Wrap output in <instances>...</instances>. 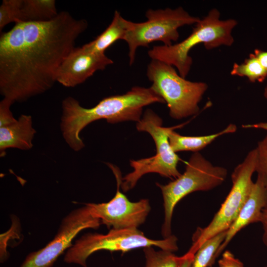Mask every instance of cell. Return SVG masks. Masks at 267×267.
I'll return each mask as SVG.
<instances>
[{
  "instance_id": "7a4b0ae2",
  "label": "cell",
  "mask_w": 267,
  "mask_h": 267,
  "mask_svg": "<svg viewBox=\"0 0 267 267\" xmlns=\"http://www.w3.org/2000/svg\"><path fill=\"white\" fill-rule=\"evenodd\" d=\"M156 102H165L150 87H134L125 94L105 97L90 108L83 107L75 98L68 96L62 102V134L70 148L78 151L85 146L80 133L90 123L100 119L112 124L126 121L138 122L143 108Z\"/></svg>"
},
{
  "instance_id": "7402d4cb",
  "label": "cell",
  "mask_w": 267,
  "mask_h": 267,
  "mask_svg": "<svg viewBox=\"0 0 267 267\" xmlns=\"http://www.w3.org/2000/svg\"><path fill=\"white\" fill-rule=\"evenodd\" d=\"M256 149L258 152L256 172L263 178L267 191V134L258 142Z\"/></svg>"
},
{
  "instance_id": "5bb4252c",
  "label": "cell",
  "mask_w": 267,
  "mask_h": 267,
  "mask_svg": "<svg viewBox=\"0 0 267 267\" xmlns=\"http://www.w3.org/2000/svg\"><path fill=\"white\" fill-rule=\"evenodd\" d=\"M36 131L31 115H21L15 122L0 127V154L3 157L8 148L31 149Z\"/></svg>"
},
{
  "instance_id": "277c9868",
  "label": "cell",
  "mask_w": 267,
  "mask_h": 267,
  "mask_svg": "<svg viewBox=\"0 0 267 267\" xmlns=\"http://www.w3.org/2000/svg\"><path fill=\"white\" fill-rule=\"evenodd\" d=\"M227 171L215 166L198 152H194L186 163L184 172L167 184L156 183L162 191L164 221L161 232L164 238L172 235L171 222L175 206L188 194L206 191L221 185L225 180Z\"/></svg>"
},
{
  "instance_id": "ac0fdd59",
  "label": "cell",
  "mask_w": 267,
  "mask_h": 267,
  "mask_svg": "<svg viewBox=\"0 0 267 267\" xmlns=\"http://www.w3.org/2000/svg\"><path fill=\"white\" fill-rule=\"evenodd\" d=\"M226 231L222 232L206 241L194 254L191 267H212L221 255L219 250Z\"/></svg>"
},
{
  "instance_id": "5b68a950",
  "label": "cell",
  "mask_w": 267,
  "mask_h": 267,
  "mask_svg": "<svg viewBox=\"0 0 267 267\" xmlns=\"http://www.w3.org/2000/svg\"><path fill=\"white\" fill-rule=\"evenodd\" d=\"M150 88L167 103L171 117L181 119L200 111L199 103L208 89L202 82H192L181 77L174 66L151 59L147 69Z\"/></svg>"
},
{
  "instance_id": "8992f818",
  "label": "cell",
  "mask_w": 267,
  "mask_h": 267,
  "mask_svg": "<svg viewBox=\"0 0 267 267\" xmlns=\"http://www.w3.org/2000/svg\"><path fill=\"white\" fill-rule=\"evenodd\" d=\"M177 241L173 235L162 240H154L147 237L137 228H112L105 234L88 233L83 235L67 250L64 261L87 267V259L99 250L124 253L137 248L155 246L174 252L178 250Z\"/></svg>"
},
{
  "instance_id": "30bf717a",
  "label": "cell",
  "mask_w": 267,
  "mask_h": 267,
  "mask_svg": "<svg viewBox=\"0 0 267 267\" xmlns=\"http://www.w3.org/2000/svg\"><path fill=\"white\" fill-rule=\"evenodd\" d=\"M113 171L116 181L117 190L114 197L109 202L102 203H87L92 216L100 220L101 224L114 229L137 228L145 221L150 211L148 199L131 202L120 191L122 178L119 169L107 163Z\"/></svg>"
},
{
  "instance_id": "603a6c76",
  "label": "cell",
  "mask_w": 267,
  "mask_h": 267,
  "mask_svg": "<svg viewBox=\"0 0 267 267\" xmlns=\"http://www.w3.org/2000/svg\"><path fill=\"white\" fill-rule=\"evenodd\" d=\"M12 104L11 101L4 98L0 102V127L13 123L17 120L13 117L10 110Z\"/></svg>"
},
{
  "instance_id": "9c48e42d",
  "label": "cell",
  "mask_w": 267,
  "mask_h": 267,
  "mask_svg": "<svg viewBox=\"0 0 267 267\" xmlns=\"http://www.w3.org/2000/svg\"><path fill=\"white\" fill-rule=\"evenodd\" d=\"M147 21L133 22L123 40L128 44L130 65L135 59L136 49L140 46H148L150 43L160 41L164 45H171L172 42L179 38L178 29L185 25L197 24L200 20L190 15L182 7L176 9L167 8L149 9L145 13Z\"/></svg>"
},
{
  "instance_id": "f546056e",
  "label": "cell",
  "mask_w": 267,
  "mask_h": 267,
  "mask_svg": "<svg viewBox=\"0 0 267 267\" xmlns=\"http://www.w3.org/2000/svg\"><path fill=\"white\" fill-rule=\"evenodd\" d=\"M265 267H267V266H265Z\"/></svg>"
},
{
  "instance_id": "ba28073f",
  "label": "cell",
  "mask_w": 267,
  "mask_h": 267,
  "mask_svg": "<svg viewBox=\"0 0 267 267\" xmlns=\"http://www.w3.org/2000/svg\"><path fill=\"white\" fill-rule=\"evenodd\" d=\"M257 164L258 152L255 148L234 168L231 175L232 186L229 193L211 222L205 227L198 228L194 233L188 252L195 254L206 241L230 227L250 193L254 183L252 178L256 172Z\"/></svg>"
},
{
  "instance_id": "f1b7e54d",
  "label": "cell",
  "mask_w": 267,
  "mask_h": 267,
  "mask_svg": "<svg viewBox=\"0 0 267 267\" xmlns=\"http://www.w3.org/2000/svg\"><path fill=\"white\" fill-rule=\"evenodd\" d=\"M263 95L265 99L267 100V84L264 88Z\"/></svg>"
},
{
  "instance_id": "8fae6325",
  "label": "cell",
  "mask_w": 267,
  "mask_h": 267,
  "mask_svg": "<svg viewBox=\"0 0 267 267\" xmlns=\"http://www.w3.org/2000/svg\"><path fill=\"white\" fill-rule=\"evenodd\" d=\"M100 220L91 215L87 205L75 209L63 218L54 238L44 247L30 253L20 267H51L57 258L72 245L82 230L97 229Z\"/></svg>"
},
{
  "instance_id": "4fadbf2b",
  "label": "cell",
  "mask_w": 267,
  "mask_h": 267,
  "mask_svg": "<svg viewBox=\"0 0 267 267\" xmlns=\"http://www.w3.org/2000/svg\"><path fill=\"white\" fill-rule=\"evenodd\" d=\"M267 207V191L263 178L258 174L250 193L236 219L226 231L219 252H222L233 238L250 224L260 222L263 211Z\"/></svg>"
},
{
  "instance_id": "ffe728a7",
  "label": "cell",
  "mask_w": 267,
  "mask_h": 267,
  "mask_svg": "<svg viewBox=\"0 0 267 267\" xmlns=\"http://www.w3.org/2000/svg\"><path fill=\"white\" fill-rule=\"evenodd\" d=\"M230 74L245 77L252 83L262 82L267 77V72L254 53L250 54L249 57L241 64L234 63Z\"/></svg>"
},
{
  "instance_id": "d4e9b609",
  "label": "cell",
  "mask_w": 267,
  "mask_h": 267,
  "mask_svg": "<svg viewBox=\"0 0 267 267\" xmlns=\"http://www.w3.org/2000/svg\"><path fill=\"white\" fill-rule=\"evenodd\" d=\"M263 227L262 240L264 244L267 247V207L263 211L262 218L260 221Z\"/></svg>"
},
{
  "instance_id": "44dd1931",
  "label": "cell",
  "mask_w": 267,
  "mask_h": 267,
  "mask_svg": "<svg viewBox=\"0 0 267 267\" xmlns=\"http://www.w3.org/2000/svg\"><path fill=\"white\" fill-rule=\"evenodd\" d=\"M21 0H3L0 6V31L9 23L20 22Z\"/></svg>"
},
{
  "instance_id": "d6986e66",
  "label": "cell",
  "mask_w": 267,
  "mask_h": 267,
  "mask_svg": "<svg viewBox=\"0 0 267 267\" xmlns=\"http://www.w3.org/2000/svg\"><path fill=\"white\" fill-rule=\"evenodd\" d=\"M143 250L145 258L144 267H179L187 256L186 253L177 256L171 251H156L152 247L143 248Z\"/></svg>"
},
{
  "instance_id": "e0dca14e",
  "label": "cell",
  "mask_w": 267,
  "mask_h": 267,
  "mask_svg": "<svg viewBox=\"0 0 267 267\" xmlns=\"http://www.w3.org/2000/svg\"><path fill=\"white\" fill-rule=\"evenodd\" d=\"M58 14L54 0H21L19 23L47 21Z\"/></svg>"
},
{
  "instance_id": "7c38bea8",
  "label": "cell",
  "mask_w": 267,
  "mask_h": 267,
  "mask_svg": "<svg viewBox=\"0 0 267 267\" xmlns=\"http://www.w3.org/2000/svg\"><path fill=\"white\" fill-rule=\"evenodd\" d=\"M113 63V60L105 53H93L82 46L75 47L60 65L56 82L65 87H75L85 82L97 71L103 70Z\"/></svg>"
},
{
  "instance_id": "3957f363",
  "label": "cell",
  "mask_w": 267,
  "mask_h": 267,
  "mask_svg": "<svg viewBox=\"0 0 267 267\" xmlns=\"http://www.w3.org/2000/svg\"><path fill=\"white\" fill-rule=\"evenodd\" d=\"M220 17L217 9H211L184 40L169 46H154L148 51V56L175 66L179 75L185 78L193 62L188 54L192 47L202 43L206 49L210 50L221 45L231 46L234 43L232 31L237 21L233 19L222 20Z\"/></svg>"
},
{
  "instance_id": "52a82bcc",
  "label": "cell",
  "mask_w": 267,
  "mask_h": 267,
  "mask_svg": "<svg viewBox=\"0 0 267 267\" xmlns=\"http://www.w3.org/2000/svg\"><path fill=\"white\" fill-rule=\"evenodd\" d=\"M185 124L175 127H162V120L152 110H146L141 120L136 123L139 131L146 132L153 138L156 145V154L152 157L131 160L134 171L122 178L121 187L124 192L133 188L138 180L147 173H158L164 177L177 178L181 174L178 169L180 159L172 148L169 139V132L180 128Z\"/></svg>"
},
{
  "instance_id": "6da1fadb",
  "label": "cell",
  "mask_w": 267,
  "mask_h": 267,
  "mask_svg": "<svg viewBox=\"0 0 267 267\" xmlns=\"http://www.w3.org/2000/svg\"><path fill=\"white\" fill-rule=\"evenodd\" d=\"M88 26L62 11L44 22L16 23L0 37V93L13 103L50 89L57 70Z\"/></svg>"
},
{
  "instance_id": "2e32d148",
  "label": "cell",
  "mask_w": 267,
  "mask_h": 267,
  "mask_svg": "<svg viewBox=\"0 0 267 267\" xmlns=\"http://www.w3.org/2000/svg\"><path fill=\"white\" fill-rule=\"evenodd\" d=\"M236 130V126L230 124L223 130L215 134L202 136H184L173 129L169 132V139L170 145L175 152L182 151L196 152L211 144L219 136L235 133Z\"/></svg>"
},
{
  "instance_id": "9a60e30c",
  "label": "cell",
  "mask_w": 267,
  "mask_h": 267,
  "mask_svg": "<svg viewBox=\"0 0 267 267\" xmlns=\"http://www.w3.org/2000/svg\"><path fill=\"white\" fill-rule=\"evenodd\" d=\"M133 22L124 19L116 10L112 20L107 28L93 41L82 47L86 50L95 53H105V50L115 42L123 40L131 29Z\"/></svg>"
},
{
  "instance_id": "cb8c5ba5",
  "label": "cell",
  "mask_w": 267,
  "mask_h": 267,
  "mask_svg": "<svg viewBox=\"0 0 267 267\" xmlns=\"http://www.w3.org/2000/svg\"><path fill=\"white\" fill-rule=\"evenodd\" d=\"M218 265L219 267H244L242 262L228 250L223 253Z\"/></svg>"
},
{
  "instance_id": "4316f807",
  "label": "cell",
  "mask_w": 267,
  "mask_h": 267,
  "mask_svg": "<svg viewBox=\"0 0 267 267\" xmlns=\"http://www.w3.org/2000/svg\"><path fill=\"white\" fill-rule=\"evenodd\" d=\"M242 127L244 129H262L267 131V122H260L252 124L242 125Z\"/></svg>"
},
{
  "instance_id": "83f0119b",
  "label": "cell",
  "mask_w": 267,
  "mask_h": 267,
  "mask_svg": "<svg viewBox=\"0 0 267 267\" xmlns=\"http://www.w3.org/2000/svg\"><path fill=\"white\" fill-rule=\"evenodd\" d=\"M186 258L179 267H191L194 254L187 252Z\"/></svg>"
},
{
  "instance_id": "484cf974",
  "label": "cell",
  "mask_w": 267,
  "mask_h": 267,
  "mask_svg": "<svg viewBox=\"0 0 267 267\" xmlns=\"http://www.w3.org/2000/svg\"><path fill=\"white\" fill-rule=\"evenodd\" d=\"M254 54L267 72V51H263L259 49H256L254 50Z\"/></svg>"
}]
</instances>
